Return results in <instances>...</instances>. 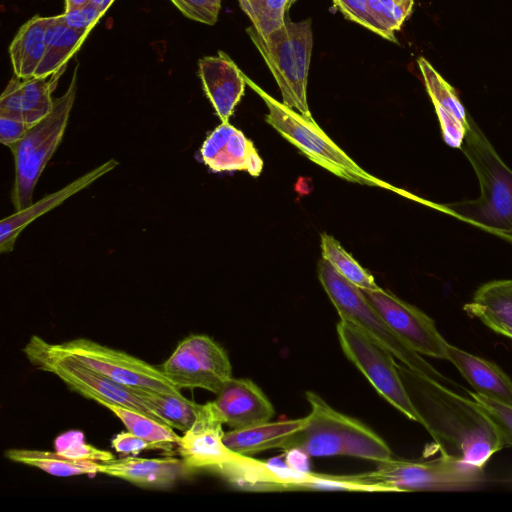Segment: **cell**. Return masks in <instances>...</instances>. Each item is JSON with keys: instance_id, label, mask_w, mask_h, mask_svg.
Returning <instances> with one entry per match:
<instances>
[{"instance_id": "1", "label": "cell", "mask_w": 512, "mask_h": 512, "mask_svg": "<svg viewBox=\"0 0 512 512\" xmlns=\"http://www.w3.org/2000/svg\"><path fill=\"white\" fill-rule=\"evenodd\" d=\"M397 367L423 426L441 455L484 467L504 447L496 427L472 398H464L401 362Z\"/></svg>"}, {"instance_id": "2", "label": "cell", "mask_w": 512, "mask_h": 512, "mask_svg": "<svg viewBox=\"0 0 512 512\" xmlns=\"http://www.w3.org/2000/svg\"><path fill=\"white\" fill-rule=\"evenodd\" d=\"M460 149L475 171L480 195L434 207L512 242V170L470 118Z\"/></svg>"}, {"instance_id": "3", "label": "cell", "mask_w": 512, "mask_h": 512, "mask_svg": "<svg viewBox=\"0 0 512 512\" xmlns=\"http://www.w3.org/2000/svg\"><path fill=\"white\" fill-rule=\"evenodd\" d=\"M306 398L311 407L307 423L288 449H300L310 457L352 456L378 463L392 458L388 444L367 425L336 411L312 391Z\"/></svg>"}, {"instance_id": "4", "label": "cell", "mask_w": 512, "mask_h": 512, "mask_svg": "<svg viewBox=\"0 0 512 512\" xmlns=\"http://www.w3.org/2000/svg\"><path fill=\"white\" fill-rule=\"evenodd\" d=\"M244 78L246 84L265 102L268 108L266 122L312 162L344 180L388 189L401 196L421 201L366 172L327 136L313 117L304 116L289 108L266 93L249 77L244 75Z\"/></svg>"}, {"instance_id": "5", "label": "cell", "mask_w": 512, "mask_h": 512, "mask_svg": "<svg viewBox=\"0 0 512 512\" xmlns=\"http://www.w3.org/2000/svg\"><path fill=\"white\" fill-rule=\"evenodd\" d=\"M247 33L270 69L282 95V103L312 117L307 102L308 73L313 47L311 19L291 22L268 33L253 25Z\"/></svg>"}, {"instance_id": "6", "label": "cell", "mask_w": 512, "mask_h": 512, "mask_svg": "<svg viewBox=\"0 0 512 512\" xmlns=\"http://www.w3.org/2000/svg\"><path fill=\"white\" fill-rule=\"evenodd\" d=\"M364 490L457 491L479 487L483 467L441 455L430 461H408L393 457L379 462L373 472L353 476Z\"/></svg>"}, {"instance_id": "7", "label": "cell", "mask_w": 512, "mask_h": 512, "mask_svg": "<svg viewBox=\"0 0 512 512\" xmlns=\"http://www.w3.org/2000/svg\"><path fill=\"white\" fill-rule=\"evenodd\" d=\"M318 277L342 320L359 327L410 369L443 384L450 382L392 331L362 289L344 278L325 259L318 264Z\"/></svg>"}, {"instance_id": "8", "label": "cell", "mask_w": 512, "mask_h": 512, "mask_svg": "<svg viewBox=\"0 0 512 512\" xmlns=\"http://www.w3.org/2000/svg\"><path fill=\"white\" fill-rule=\"evenodd\" d=\"M23 352L30 363L38 369L54 374L70 390L85 398L101 405L111 403L133 409L169 425L152 405L136 394L135 388L118 383L90 369L73 357L58 351L53 344L40 336H31Z\"/></svg>"}, {"instance_id": "9", "label": "cell", "mask_w": 512, "mask_h": 512, "mask_svg": "<svg viewBox=\"0 0 512 512\" xmlns=\"http://www.w3.org/2000/svg\"><path fill=\"white\" fill-rule=\"evenodd\" d=\"M77 67L66 92L54 99L52 111L9 147L14 157L12 202L15 211L33 204V193L46 164L60 144L76 96Z\"/></svg>"}, {"instance_id": "10", "label": "cell", "mask_w": 512, "mask_h": 512, "mask_svg": "<svg viewBox=\"0 0 512 512\" xmlns=\"http://www.w3.org/2000/svg\"><path fill=\"white\" fill-rule=\"evenodd\" d=\"M345 356L362 372L376 391L409 419L423 426L400 377L394 356L354 324L340 320L336 326Z\"/></svg>"}, {"instance_id": "11", "label": "cell", "mask_w": 512, "mask_h": 512, "mask_svg": "<svg viewBox=\"0 0 512 512\" xmlns=\"http://www.w3.org/2000/svg\"><path fill=\"white\" fill-rule=\"evenodd\" d=\"M53 346L90 369L123 385L184 396L160 368L126 352L87 338H76Z\"/></svg>"}, {"instance_id": "12", "label": "cell", "mask_w": 512, "mask_h": 512, "mask_svg": "<svg viewBox=\"0 0 512 512\" xmlns=\"http://www.w3.org/2000/svg\"><path fill=\"white\" fill-rule=\"evenodd\" d=\"M159 368L180 390L201 388L217 394L232 378L227 352L204 334H191L180 341Z\"/></svg>"}, {"instance_id": "13", "label": "cell", "mask_w": 512, "mask_h": 512, "mask_svg": "<svg viewBox=\"0 0 512 512\" xmlns=\"http://www.w3.org/2000/svg\"><path fill=\"white\" fill-rule=\"evenodd\" d=\"M392 331L420 355L446 360V345L434 321L417 307L383 290H363Z\"/></svg>"}, {"instance_id": "14", "label": "cell", "mask_w": 512, "mask_h": 512, "mask_svg": "<svg viewBox=\"0 0 512 512\" xmlns=\"http://www.w3.org/2000/svg\"><path fill=\"white\" fill-rule=\"evenodd\" d=\"M213 402L202 404L196 420L180 438L177 451L188 468L217 470L236 456L223 442L224 431Z\"/></svg>"}, {"instance_id": "15", "label": "cell", "mask_w": 512, "mask_h": 512, "mask_svg": "<svg viewBox=\"0 0 512 512\" xmlns=\"http://www.w3.org/2000/svg\"><path fill=\"white\" fill-rule=\"evenodd\" d=\"M200 154L214 172L246 171L259 176L263 169V160L253 142L229 122H222L207 136Z\"/></svg>"}, {"instance_id": "16", "label": "cell", "mask_w": 512, "mask_h": 512, "mask_svg": "<svg viewBox=\"0 0 512 512\" xmlns=\"http://www.w3.org/2000/svg\"><path fill=\"white\" fill-rule=\"evenodd\" d=\"M212 402L223 424L232 429L268 422L275 414L267 396L247 378L232 377Z\"/></svg>"}, {"instance_id": "17", "label": "cell", "mask_w": 512, "mask_h": 512, "mask_svg": "<svg viewBox=\"0 0 512 512\" xmlns=\"http://www.w3.org/2000/svg\"><path fill=\"white\" fill-rule=\"evenodd\" d=\"M65 67L48 77L12 78L0 97V116L33 126L53 109L52 92Z\"/></svg>"}, {"instance_id": "18", "label": "cell", "mask_w": 512, "mask_h": 512, "mask_svg": "<svg viewBox=\"0 0 512 512\" xmlns=\"http://www.w3.org/2000/svg\"><path fill=\"white\" fill-rule=\"evenodd\" d=\"M203 90L222 122H228L245 92L244 73L223 51L198 61Z\"/></svg>"}, {"instance_id": "19", "label": "cell", "mask_w": 512, "mask_h": 512, "mask_svg": "<svg viewBox=\"0 0 512 512\" xmlns=\"http://www.w3.org/2000/svg\"><path fill=\"white\" fill-rule=\"evenodd\" d=\"M99 473L117 477L146 489H170L187 474L192 473L182 458H139L125 456L99 462Z\"/></svg>"}, {"instance_id": "20", "label": "cell", "mask_w": 512, "mask_h": 512, "mask_svg": "<svg viewBox=\"0 0 512 512\" xmlns=\"http://www.w3.org/2000/svg\"><path fill=\"white\" fill-rule=\"evenodd\" d=\"M118 165L115 159H110L83 174L60 190L46 195L29 207L15 211L14 214L0 222V251L11 252L21 231L38 217L62 204L72 195L90 186L94 181L113 170Z\"/></svg>"}, {"instance_id": "21", "label": "cell", "mask_w": 512, "mask_h": 512, "mask_svg": "<svg viewBox=\"0 0 512 512\" xmlns=\"http://www.w3.org/2000/svg\"><path fill=\"white\" fill-rule=\"evenodd\" d=\"M417 63L435 107L445 143L460 148L469 128V117L463 105L454 88L424 57H419Z\"/></svg>"}, {"instance_id": "22", "label": "cell", "mask_w": 512, "mask_h": 512, "mask_svg": "<svg viewBox=\"0 0 512 512\" xmlns=\"http://www.w3.org/2000/svg\"><path fill=\"white\" fill-rule=\"evenodd\" d=\"M446 360L458 369L476 393L512 406V380L497 364L449 343Z\"/></svg>"}, {"instance_id": "23", "label": "cell", "mask_w": 512, "mask_h": 512, "mask_svg": "<svg viewBox=\"0 0 512 512\" xmlns=\"http://www.w3.org/2000/svg\"><path fill=\"white\" fill-rule=\"evenodd\" d=\"M306 423L307 416L232 429L224 432L223 442L232 452L245 456L274 448L287 450L295 435Z\"/></svg>"}, {"instance_id": "24", "label": "cell", "mask_w": 512, "mask_h": 512, "mask_svg": "<svg viewBox=\"0 0 512 512\" xmlns=\"http://www.w3.org/2000/svg\"><path fill=\"white\" fill-rule=\"evenodd\" d=\"M463 310L494 332L512 339V280L481 285Z\"/></svg>"}, {"instance_id": "25", "label": "cell", "mask_w": 512, "mask_h": 512, "mask_svg": "<svg viewBox=\"0 0 512 512\" xmlns=\"http://www.w3.org/2000/svg\"><path fill=\"white\" fill-rule=\"evenodd\" d=\"M90 31L69 27L64 14L48 17L45 30V52L34 77H48L66 67L80 49Z\"/></svg>"}, {"instance_id": "26", "label": "cell", "mask_w": 512, "mask_h": 512, "mask_svg": "<svg viewBox=\"0 0 512 512\" xmlns=\"http://www.w3.org/2000/svg\"><path fill=\"white\" fill-rule=\"evenodd\" d=\"M47 22L48 17L34 16L20 27L13 38L8 51L16 77H34L45 52Z\"/></svg>"}, {"instance_id": "27", "label": "cell", "mask_w": 512, "mask_h": 512, "mask_svg": "<svg viewBox=\"0 0 512 512\" xmlns=\"http://www.w3.org/2000/svg\"><path fill=\"white\" fill-rule=\"evenodd\" d=\"M5 456L13 462L35 467L58 477L99 473V462L71 460L55 451L13 448L5 451Z\"/></svg>"}, {"instance_id": "28", "label": "cell", "mask_w": 512, "mask_h": 512, "mask_svg": "<svg viewBox=\"0 0 512 512\" xmlns=\"http://www.w3.org/2000/svg\"><path fill=\"white\" fill-rule=\"evenodd\" d=\"M125 425L128 431L154 444L158 450L171 452L178 445L180 436L174 428L161 423L146 414L120 405L103 403Z\"/></svg>"}, {"instance_id": "29", "label": "cell", "mask_w": 512, "mask_h": 512, "mask_svg": "<svg viewBox=\"0 0 512 512\" xmlns=\"http://www.w3.org/2000/svg\"><path fill=\"white\" fill-rule=\"evenodd\" d=\"M136 394L152 405L174 429L187 431L197 418L202 404L169 393L136 389Z\"/></svg>"}, {"instance_id": "30", "label": "cell", "mask_w": 512, "mask_h": 512, "mask_svg": "<svg viewBox=\"0 0 512 512\" xmlns=\"http://www.w3.org/2000/svg\"><path fill=\"white\" fill-rule=\"evenodd\" d=\"M323 259L327 260L344 278L362 290H375L376 284L372 274L363 268L332 236H321Z\"/></svg>"}, {"instance_id": "31", "label": "cell", "mask_w": 512, "mask_h": 512, "mask_svg": "<svg viewBox=\"0 0 512 512\" xmlns=\"http://www.w3.org/2000/svg\"><path fill=\"white\" fill-rule=\"evenodd\" d=\"M290 0H239L242 10L252 25L262 34H268L283 25Z\"/></svg>"}, {"instance_id": "32", "label": "cell", "mask_w": 512, "mask_h": 512, "mask_svg": "<svg viewBox=\"0 0 512 512\" xmlns=\"http://www.w3.org/2000/svg\"><path fill=\"white\" fill-rule=\"evenodd\" d=\"M54 451L65 458L78 461L107 462L115 459L111 452L86 443L80 430H69L58 435L54 440Z\"/></svg>"}, {"instance_id": "33", "label": "cell", "mask_w": 512, "mask_h": 512, "mask_svg": "<svg viewBox=\"0 0 512 512\" xmlns=\"http://www.w3.org/2000/svg\"><path fill=\"white\" fill-rule=\"evenodd\" d=\"M333 5L345 18L356 22L388 41L397 43L395 33L385 29L374 19L368 6V0H333Z\"/></svg>"}, {"instance_id": "34", "label": "cell", "mask_w": 512, "mask_h": 512, "mask_svg": "<svg viewBox=\"0 0 512 512\" xmlns=\"http://www.w3.org/2000/svg\"><path fill=\"white\" fill-rule=\"evenodd\" d=\"M468 394L494 424L504 446H512V406L487 398L476 392H468Z\"/></svg>"}, {"instance_id": "35", "label": "cell", "mask_w": 512, "mask_h": 512, "mask_svg": "<svg viewBox=\"0 0 512 512\" xmlns=\"http://www.w3.org/2000/svg\"><path fill=\"white\" fill-rule=\"evenodd\" d=\"M181 13L192 20L207 25L217 22L221 0H171Z\"/></svg>"}, {"instance_id": "36", "label": "cell", "mask_w": 512, "mask_h": 512, "mask_svg": "<svg viewBox=\"0 0 512 512\" xmlns=\"http://www.w3.org/2000/svg\"><path fill=\"white\" fill-rule=\"evenodd\" d=\"M374 19L392 33L398 31L408 15L395 0H368Z\"/></svg>"}, {"instance_id": "37", "label": "cell", "mask_w": 512, "mask_h": 512, "mask_svg": "<svg viewBox=\"0 0 512 512\" xmlns=\"http://www.w3.org/2000/svg\"><path fill=\"white\" fill-rule=\"evenodd\" d=\"M104 13L98 5L90 1L78 9L64 12L63 14L69 27L77 30L91 31Z\"/></svg>"}, {"instance_id": "38", "label": "cell", "mask_w": 512, "mask_h": 512, "mask_svg": "<svg viewBox=\"0 0 512 512\" xmlns=\"http://www.w3.org/2000/svg\"><path fill=\"white\" fill-rule=\"evenodd\" d=\"M111 445L116 452L126 456L129 454H138L143 450H158L157 447L144 440L130 431L120 432L112 440Z\"/></svg>"}, {"instance_id": "39", "label": "cell", "mask_w": 512, "mask_h": 512, "mask_svg": "<svg viewBox=\"0 0 512 512\" xmlns=\"http://www.w3.org/2000/svg\"><path fill=\"white\" fill-rule=\"evenodd\" d=\"M30 127L32 126H29L24 122L0 116L1 143L11 147L13 144L17 143L24 137Z\"/></svg>"}, {"instance_id": "40", "label": "cell", "mask_w": 512, "mask_h": 512, "mask_svg": "<svg viewBox=\"0 0 512 512\" xmlns=\"http://www.w3.org/2000/svg\"><path fill=\"white\" fill-rule=\"evenodd\" d=\"M285 452V463L289 468L298 472H310L309 455L297 448L288 449Z\"/></svg>"}, {"instance_id": "41", "label": "cell", "mask_w": 512, "mask_h": 512, "mask_svg": "<svg viewBox=\"0 0 512 512\" xmlns=\"http://www.w3.org/2000/svg\"><path fill=\"white\" fill-rule=\"evenodd\" d=\"M64 1H65V11L64 12L73 11V10L78 9L90 2V0H64Z\"/></svg>"}, {"instance_id": "42", "label": "cell", "mask_w": 512, "mask_h": 512, "mask_svg": "<svg viewBox=\"0 0 512 512\" xmlns=\"http://www.w3.org/2000/svg\"><path fill=\"white\" fill-rule=\"evenodd\" d=\"M395 2L402 7V9L409 17L412 12L414 0H395Z\"/></svg>"}, {"instance_id": "43", "label": "cell", "mask_w": 512, "mask_h": 512, "mask_svg": "<svg viewBox=\"0 0 512 512\" xmlns=\"http://www.w3.org/2000/svg\"><path fill=\"white\" fill-rule=\"evenodd\" d=\"M94 4L98 5L104 12L109 8V6L114 2V0H90Z\"/></svg>"}, {"instance_id": "44", "label": "cell", "mask_w": 512, "mask_h": 512, "mask_svg": "<svg viewBox=\"0 0 512 512\" xmlns=\"http://www.w3.org/2000/svg\"><path fill=\"white\" fill-rule=\"evenodd\" d=\"M296 0H290L289 2V7H291V5L295 2Z\"/></svg>"}]
</instances>
